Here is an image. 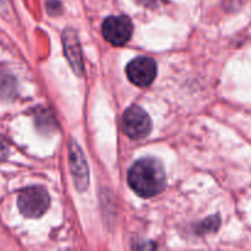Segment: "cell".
Masks as SVG:
<instances>
[{"instance_id": "cell-6", "label": "cell", "mask_w": 251, "mask_h": 251, "mask_svg": "<svg viewBox=\"0 0 251 251\" xmlns=\"http://www.w3.org/2000/svg\"><path fill=\"white\" fill-rule=\"evenodd\" d=\"M71 169H73V176L75 178L76 185L78 186L80 190L85 189L87 186L88 181V173H87V164H86L85 158L82 156V152L78 150L77 152H71Z\"/></svg>"}, {"instance_id": "cell-7", "label": "cell", "mask_w": 251, "mask_h": 251, "mask_svg": "<svg viewBox=\"0 0 251 251\" xmlns=\"http://www.w3.org/2000/svg\"><path fill=\"white\" fill-rule=\"evenodd\" d=\"M140 5L146 7H151V9H154V7H158L161 5H163L164 2H167V0H136Z\"/></svg>"}, {"instance_id": "cell-5", "label": "cell", "mask_w": 251, "mask_h": 251, "mask_svg": "<svg viewBox=\"0 0 251 251\" xmlns=\"http://www.w3.org/2000/svg\"><path fill=\"white\" fill-rule=\"evenodd\" d=\"M157 65L151 58L139 56L130 61L126 66L127 78L140 87L151 85L156 78Z\"/></svg>"}, {"instance_id": "cell-8", "label": "cell", "mask_w": 251, "mask_h": 251, "mask_svg": "<svg viewBox=\"0 0 251 251\" xmlns=\"http://www.w3.org/2000/svg\"><path fill=\"white\" fill-rule=\"evenodd\" d=\"M9 154V146H7L6 141L4 140V137L0 136V162L5 161Z\"/></svg>"}, {"instance_id": "cell-1", "label": "cell", "mask_w": 251, "mask_h": 251, "mask_svg": "<svg viewBox=\"0 0 251 251\" xmlns=\"http://www.w3.org/2000/svg\"><path fill=\"white\" fill-rule=\"evenodd\" d=\"M127 183L139 196L152 198L158 195L166 186V173L159 161L142 158L129 169Z\"/></svg>"}, {"instance_id": "cell-2", "label": "cell", "mask_w": 251, "mask_h": 251, "mask_svg": "<svg viewBox=\"0 0 251 251\" xmlns=\"http://www.w3.org/2000/svg\"><path fill=\"white\" fill-rule=\"evenodd\" d=\"M49 195L42 186H31L20 193L17 198L19 210L25 217L37 218L44 215L49 207Z\"/></svg>"}, {"instance_id": "cell-3", "label": "cell", "mask_w": 251, "mask_h": 251, "mask_svg": "<svg viewBox=\"0 0 251 251\" xmlns=\"http://www.w3.org/2000/svg\"><path fill=\"white\" fill-rule=\"evenodd\" d=\"M123 129L132 140L146 137L152 129L151 118L139 105L129 107L123 115Z\"/></svg>"}, {"instance_id": "cell-4", "label": "cell", "mask_w": 251, "mask_h": 251, "mask_svg": "<svg viewBox=\"0 0 251 251\" xmlns=\"http://www.w3.org/2000/svg\"><path fill=\"white\" fill-rule=\"evenodd\" d=\"M132 31V22L127 16H110L103 22V37L113 46L126 44L131 38Z\"/></svg>"}]
</instances>
